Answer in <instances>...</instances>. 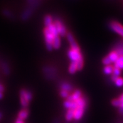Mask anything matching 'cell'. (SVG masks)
I'll return each instance as SVG.
<instances>
[{"mask_svg":"<svg viewBox=\"0 0 123 123\" xmlns=\"http://www.w3.org/2000/svg\"><path fill=\"white\" fill-rule=\"evenodd\" d=\"M67 56L71 62H76L77 63L79 71L82 69L84 65V59L81 49H76L69 48L67 50Z\"/></svg>","mask_w":123,"mask_h":123,"instance_id":"6da1fadb","label":"cell"},{"mask_svg":"<svg viewBox=\"0 0 123 123\" xmlns=\"http://www.w3.org/2000/svg\"><path fill=\"white\" fill-rule=\"evenodd\" d=\"M20 101L23 108H28L33 98V94L31 90L27 88H22L19 92Z\"/></svg>","mask_w":123,"mask_h":123,"instance_id":"7a4b0ae2","label":"cell"},{"mask_svg":"<svg viewBox=\"0 0 123 123\" xmlns=\"http://www.w3.org/2000/svg\"><path fill=\"white\" fill-rule=\"evenodd\" d=\"M43 77L48 81H53L58 76V69L51 64H45L42 67Z\"/></svg>","mask_w":123,"mask_h":123,"instance_id":"3957f363","label":"cell"},{"mask_svg":"<svg viewBox=\"0 0 123 123\" xmlns=\"http://www.w3.org/2000/svg\"><path fill=\"white\" fill-rule=\"evenodd\" d=\"M43 33L44 36V40H45V46L46 48L48 51H51L53 49V41L54 39L55 36L51 33H50V31L48 30V28L46 27H44L43 30Z\"/></svg>","mask_w":123,"mask_h":123,"instance_id":"277c9868","label":"cell"},{"mask_svg":"<svg viewBox=\"0 0 123 123\" xmlns=\"http://www.w3.org/2000/svg\"><path fill=\"white\" fill-rule=\"evenodd\" d=\"M53 24L56 28L57 33L60 37H65L66 36L68 30L67 26L65 25L63 21L58 18H53Z\"/></svg>","mask_w":123,"mask_h":123,"instance_id":"5b68a950","label":"cell"},{"mask_svg":"<svg viewBox=\"0 0 123 123\" xmlns=\"http://www.w3.org/2000/svg\"><path fill=\"white\" fill-rule=\"evenodd\" d=\"M108 26L110 30L117 33L123 38V26L120 23L117 21L111 20L109 22Z\"/></svg>","mask_w":123,"mask_h":123,"instance_id":"8992f818","label":"cell"},{"mask_svg":"<svg viewBox=\"0 0 123 123\" xmlns=\"http://www.w3.org/2000/svg\"><path fill=\"white\" fill-rule=\"evenodd\" d=\"M66 38L67 39V41L69 42L70 48L73 49H80L79 45L78 43L75 39V37L73 36V33L70 31H68L66 34Z\"/></svg>","mask_w":123,"mask_h":123,"instance_id":"52a82bcc","label":"cell"},{"mask_svg":"<svg viewBox=\"0 0 123 123\" xmlns=\"http://www.w3.org/2000/svg\"><path fill=\"white\" fill-rule=\"evenodd\" d=\"M58 89L65 91L70 93H72L75 89L72 83H69V81H62L58 83Z\"/></svg>","mask_w":123,"mask_h":123,"instance_id":"ba28073f","label":"cell"},{"mask_svg":"<svg viewBox=\"0 0 123 123\" xmlns=\"http://www.w3.org/2000/svg\"><path fill=\"white\" fill-rule=\"evenodd\" d=\"M0 68L1 69L3 73L6 76H8L10 75L11 73V67L9 66V64L6 61L2 60L0 62Z\"/></svg>","mask_w":123,"mask_h":123,"instance_id":"9c48e42d","label":"cell"},{"mask_svg":"<svg viewBox=\"0 0 123 123\" xmlns=\"http://www.w3.org/2000/svg\"><path fill=\"white\" fill-rule=\"evenodd\" d=\"M86 111V109L84 108H76L73 111V120L76 122L81 120L84 117V114Z\"/></svg>","mask_w":123,"mask_h":123,"instance_id":"30bf717a","label":"cell"},{"mask_svg":"<svg viewBox=\"0 0 123 123\" xmlns=\"http://www.w3.org/2000/svg\"><path fill=\"white\" fill-rule=\"evenodd\" d=\"M83 95L84 94L80 89H75L66 99L70 100V101H76L80 98H81Z\"/></svg>","mask_w":123,"mask_h":123,"instance_id":"8fae6325","label":"cell"},{"mask_svg":"<svg viewBox=\"0 0 123 123\" xmlns=\"http://www.w3.org/2000/svg\"><path fill=\"white\" fill-rule=\"evenodd\" d=\"M30 114V111L28 108H22L21 110H20L17 114V117L21 120L25 121L26 120L29 116Z\"/></svg>","mask_w":123,"mask_h":123,"instance_id":"7c38bea8","label":"cell"},{"mask_svg":"<svg viewBox=\"0 0 123 123\" xmlns=\"http://www.w3.org/2000/svg\"><path fill=\"white\" fill-rule=\"evenodd\" d=\"M108 56V58H109L110 61H111L112 63H115V62L117 60V59L119 57V55H118V53L115 50L112 49L111 51L108 53V55H107Z\"/></svg>","mask_w":123,"mask_h":123,"instance_id":"4fadbf2b","label":"cell"},{"mask_svg":"<svg viewBox=\"0 0 123 123\" xmlns=\"http://www.w3.org/2000/svg\"><path fill=\"white\" fill-rule=\"evenodd\" d=\"M68 71L70 74H75L78 70V66L76 62H71L69 66Z\"/></svg>","mask_w":123,"mask_h":123,"instance_id":"5bb4252c","label":"cell"},{"mask_svg":"<svg viewBox=\"0 0 123 123\" xmlns=\"http://www.w3.org/2000/svg\"><path fill=\"white\" fill-rule=\"evenodd\" d=\"M61 44H62V41H61V38L60 36H57L55 37L53 41V49H58L60 48Z\"/></svg>","mask_w":123,"mask_h":123,"instance_id":"9a60e30c","label":"cell"},{"mask_svg":"<svg viewBox=\"0 0 123 123\" xmlns=\"http://www.w3.org/2000/svg\"><path fill=\"white\" fill-rule=\"evenodd\" d=\"M53 18L50 14H46L43 18V24L45 27H47L53 23Z\"/></svg>","mask_w":123,"mask_h":123,"instance_id":"2e32d148","label":"cell"},{"mask_svg":"<svg viewBox=\"0 0 123 123\" xmlns=\"http://www.w3.org/2000/svg\"><path fill=\"white\" fill-rule=\"evenodd\" d=\"M73 109H67L65 114V119L67 122H71L73 120Z\"/></svg>","mask_w":123,"mask_h":123,"instance_id":"e0dca14e","label":"cell"},{"mask_svg":"<svg viewBox=\"0 0 123 123\" xmlns=\"http://www.w3.org/2000/svg\"><path fill=\"white\" fill-rule=\"evenodd\" d=\"M114 70V66L108 65L104 66L103 68V73L106 76H109V75H112V72Z\"/></svg>","mask_w":123,"mask_h":123,"instance_id":"ac0fdd59","label":"cell"},{"mask_svg":"<svg viewBox=\"0 0 123 123\" xmlns=\"http://www.w3.org/2000/svg\"><path fill=\"white\" fill-rule=\"evenodd\" d=\"M114 67L118 68L121 70L123 69V56H119L117 60L114 64Z\"/></svg>","mask_w":123,"mask_h":123,"instance_id":"d6986e66","label":"cell"},{"mask_svg":"<svg viewBox=\"0 0 123 123\" xmlns=\"http://www.w3.org/2000/svg\"><path fill=\"white\" fill-rule=\"evenodd\" d=\"M122 102H123V101L120 100L119 98H116L111 101V105L114 106V107H116V108H120Z\"/></svg>","mask_w":123,"mask_h":123,"instance_id":"ffe728a7","label":"cell"},{"mask_svg":"<svg viewBox=\"0 0 123 123\" xmlns=\"http://www.w3.org/2000/svg\"><path fill=\"white\" fill-rule=\"evenodd\" d=\"M70 94L71 93L67 92V91H65L59 90V96L62 98L65 99H66L70 96Z\"/></svg>","mask_w":123,"mask_h":123,"instance_id":"44dd1931","label":"cell"},{"mask_svg":"<svg viewBox=\"0 0 123 123\" xmlns=\"http://www.w3.org/2000/svg\"><path fill=\"white\" fill-rule=\"evenodd\" d=\"M114 84H115L116 86H117L118 87H121L123 86V78L122 77H118L116 79L115 81H114Z\"/></svg>","mask_w":123,"mask_h":123,"instance_id":"7402d4cb","label":"cell"},{"mask_svg":"<svg viewBox=\"0 0 123 123\" xmlns=\"http://www.w3.org/2000/svg\"><path fill=\"white\" fill-rule=\"evenodd\" d=\"M102 63L104 66H108V65H111L112 62L110 61L109 58H108V56H104V58L102 59Z\"/></svg>","mask_w":123,"mask_h":123,"instance_id":"603a6c76","label":"cell"},{"mask_svg":"<svg viewBox=\"0 0 123 123\" xmlns=\"http://www.w3.org/2000/svg\"><path fill=\"white\" fill-rule=\"evenodd\" d=\"M121 74V70L119 69L114 67V70H113V72H112V76H114L116 77H119Z\"/></svg>","mask_w":123,"mask_h":123,"instance_id":"cb8c5ba5","label":"cell"},{"mask_svg":"<svg viewBox=\"0 0 123 123\" xmlns=\"http://www.w3.org/2000/svg\"><path fill=\"white\" fill-rule=\"evenodd\" d=\"M3 14L6 16V17H8V18H10V17H12V13L10 11L8 10V9H4L3 11Z\"/></svg>","mask_w":123,"mask_h":123,"instance_id":"d4e9b609","label":"cell"},{"mask_svg":"<svg viewBox=\"0 0 123 123\" xmlns=\"http://www.w3.org/2000/svg\"><path fill=\"white\" fill-rule=\"evenodd\" d=\"M5 91V86H4V84H3V83H0V92H3V93H4Z\"/></svg>","mask_w":123,"mask_h":123,"instance_id":"484cf974","label":"cell"},{"mask_svg":"<svg viewBox=\"0 0 123 123\" xmlns=\"http://www.w3.org/2000/svg\"><path fill=\"white\" fill-rule=\"evenodd\" d=\"M14 123H25V121H23V120H21L20 119L18 118H16L14 121Z\"/></svg>","mask_w":123,"mask_h":123,"instance_id":"4316f807","label":"cell"},{"mask_svg":"<svg viewBox=\"0 0 123 123\" xmlns=\"http://www.w3.org/2000/svg\"><path fill=\"white\" fill-rule=\"evenodd\" d=\"M51 123H61V121L59 118H55Z\"/></svg>","mask_w":123,"mask_h":123,"instance_id":"83f0119b","label":"cell"},{"mask_svg":"<svg viewBox=\"0 0 123 123\" xmlns=\"http://www.w3.org/2000/svg\"><path fill=\"white\" fill-rule=\"evenodd\" d=\"M3 97H4V93L0 92V100L2 99L3 98Z\"/></svg>","mask_w":123,"mask_h":123,"instance_id":"f1b7e54d","label":"cell"},{"mask_svg":"<svg viewBox=\"0 0 123 123\" xmlns=\"http://www.w3.org/2000/svg\"><path fill=\"white\" fill-rule=\"evenodd\" d=\"M118 98L119 99H120V100H121V101H123V93L122 94H121L120 96H119V97Z\"/></svg>","mask_w":123,"mask_h":123,"instance_id":"f546056e","label":"cell"}]
</instances>
